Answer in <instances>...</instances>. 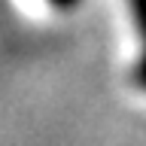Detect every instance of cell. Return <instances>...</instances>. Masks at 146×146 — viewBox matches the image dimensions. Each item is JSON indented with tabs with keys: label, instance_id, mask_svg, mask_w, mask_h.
I'll use <instances>...</instances> for the list:
<instances>
[{
	"label": "cell",
	"instance_id": "7a4b0ae2",
	"mask_svg": "<svg viewBox=\"0 0 146 146\" xmlns=\"http://www.w3.org/2000/svg\"><path fill=\"white\" fill-rule=\"evenodd\" d=\"M137 85H143V88H146V55H143V61L137 64Z\"/></svg>",
	"mask_w": 146,
	"mask_h": 146
},
{
	"label": "cell",
	"instance_id": "6da1fadb",
	"mask_svg": "<svg viewBox=\"0 0 146 146\" xmlns=\"http://www.w3.org/2000/svg\"><path fill=\"white\" fill-rule=\"evenodd\" d=\"M131 6V15H134V25L140 31V36L146 40V0H128Z\"/></svg>",
	"mask_w": 146,
	"mask_h": 146
},
{
	"label": "cell",
	"instance_id": "3957f363",
	"mask_svg": "<svg viewBox=\"0 0 146 146\" xmlns=\"http://www.w3.org/2000/svg\"><path fill=\"white\" fill-rule=\"evenodd\" d=\"M49 3H52V6H58V9H73L79 0H49Z\"/></svg>",
	"mask_w": 146,
	"mask_h": 146
}]
</instances>
